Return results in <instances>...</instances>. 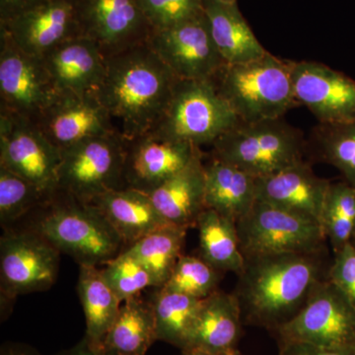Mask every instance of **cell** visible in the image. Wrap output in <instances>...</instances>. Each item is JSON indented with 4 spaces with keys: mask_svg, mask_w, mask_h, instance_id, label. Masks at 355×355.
<instances>
[{
    "mask_svg": "<svg viewBox=\"0 0 355 355\" xmlns=\"http://www.w3.org/2000/svg\"><path fill=\"white\" fill-rule=\"evenodd\" d=\"M179 80L146 42L107 58L106 74L96 94L130 140L155 128Z\"/></svg>",
    "mask_w": 355,
    "mask_h": 355,
    "instance_id": "obj_1",
    "label": "cell"
},
{
    "mask_svg": "<svg viewBox=\"0 0 355 355\" xmlns=\"http://www.w3.org/2000/svg\"><path fill=\"white\" fill-rule=\"evenodd\" d=\"M322 254H284L245 260L235 294L257 323H286L302 309L324 277Z\"/></svg>",
    "mask_w": 355,
    "mask_h": 355,
    "instance_id": "obj_2",
    "label": "cell"
},
{
    "mask_svg": "<svg viewBox=\"0 0 355 355\" xmlns=\"http://www.w3.org/2000/svg\"><path fill=\"white\" fill-rule=\"evenodd\" d=\"M217 92L243 123L277 120L300 106L291 62L272 53L244 64H225L211 78Z\"/></svg>",
    "mask_w": 355,
    "mask_h": 355,
    "instance_id": "obj_3",
    "label": "cell"
},
{
    "mask_svg": "<svg viewBox=\"0 0 355 355\" xmlns=\"http://www.w3.org/2000/svg\"><path fill=\"white\" fill-rule=\"evenodd\" d=\"M31 230L79 266L105 265L123 251L120 235L94 205L58 191Z\"/></svg>",
    "mask_w": 355,
    "mask_h": 355,
    "instance_id": "obj_4",
    "label": "cell"
},
{
    "mask_svg": "<svg viewBox=\"0 0 355 355\" xmlns=\"http://www.w3.org/2000/svg\"><path fill=\"white\" fill-rule=\"evenodd\" d=\"M211 146L212 157L261 178L304 160L307 140L301 130L282 118L239 121Z\"/></svg>",
    "mask_w": 355,
    "mask_h": 355,
    "instance_id": "obj_5",
    "label": "cell"
},
{
    "mask_svg": "<svg viewBox=\"0 0 355 355\" xmlns=\"http://www.w3.org/2000/svg\"><path fill=\"white\" fill-rule=\"evenodd\" d=\"M239 121L211 79H180L164 114L148 133L200 148L212 146Z\"/></svg>",
    "mask_w": 355,
    "mask_h": 355,
    "instance_id": "obj_6",
    "label": "cell"
},
{
    "mask_svg": "<svg viewBox=\"0 0 355 355\" xmlns=\"http://www.w3.org/2000/svg\"><path fill=\"white\" fill-rule=\"evenodd\" d=\"M127 139L121 132L90 137L62 150L58 191L79 202L127 188L125 181Z\"/></svg>",
    "mask_w": 355,
    "mask_h": 355,
    "instance_id": "obj_7",
    "label": "cell"
},
{
    "mask_svg": "<svg viewBox=\"0 0 355 355\" xmlns=\"http://www.w3.org/2000/svg\"><path fill=\"white\" fill-rule=\"evenodd\" d=\"M236 226L245 260L324 253L327 238L319 222L261 200L254 202Z\"/></svg>",
    "mask_w": 355,
    "mask_h": 355,
    "instance_id": "obj_8",
    "label": "cell"
},
{
    "mask_svg": "<svg viewBox=\"0 0 355 355\" xmlns=\"http://www.w3.org/2000/svg\"><path fill=\"white\" fill-rule=\"evenodd\" d=\"M284 343L329 349H355V308L328 277L318 282L302 309L277 328Z\"/></svg>",
    "mask_w": 355,
    "mask_h": 355,
    "instance_id": "obj_9",
    "label": "cell"
},
{
    "mask_svg": "<svg viewBox=\"0 0 355 355\" xmlns=\"http://www.w3.org/2000/svg\"><path fill=\"white\" fill-rule=\"evenodd\" d=\"M62 150L34 121L0 109V167L19 175L48 195L58 191Z\"/></svg>",
    "mask_w": 355,
    "mask_h": 355,
    "instance_id": "obj_10",
    "label": "cell"
},
{
    "mask_svg": "<svg viewBox=\"0 0 355 355\" xmlns=\"http://www.w3.org/2000/svg\"><path fill=\"white\" fill-rule=\"evenodd\" d=\"M57 248L35 231L6 230L0 239L1 296H17L43 291L53 286L60 268Z\"/></svg>",
    "mask_w": 355,
    "mask_h": 355,
    "instance_id": "obj_11",
    "label": "cell"
},
{
    "mask_svg": "<svg viewBox=\"0 0 355 355\" xmlns=\"http://www.w3.org/2000/svg\"><path fill=\"white\" fill-rule=\"evenodd\" d=\"M55 94L42 58L21 50L0 29V109L36 121Z\"/></svg>",
    "mask_w": 355,
    "mask_h": 355,
    "instance_id": "obj_12",
    "label": "cell"
},
{
    "mask_svg": "<svg viewBox=\"0 0 355 355\" xmlns=\"http://www.w3.org/2000/svg\"><path fill=\"white\" fill-rule=\"evenodd\" d=\"M147 44L175 76L184 80H207L226 64L217 49L205 15L151 32Z\"/></svg>",
    "mask_w": 355,
    "mask_h": 355,
    "instance_id": "obj_13",
    "label": "cell"
},
{
    "mask_svg": "<svg viewBox=\"0 0 355 355\" xmlns=\"http://www.w3.org/2000/svg\"><path fill=\"white\" fill-rule=\"evenodd\" d=\"M35 123L60 150L90 137L119 132L96 92H57Z\"/></svg>",
    "mask_w": 355,
    "mask_h": 355,
    "instance_id": "obj_14",
    "label": "cell"
},
{
    "mask_svg": "<svg viewBox=\"0 0 355 355\" xmlns=\"http://www.w3.org/2000/svg\"><path fill=\"white\" fill-rule=\"evenodd\" d=\"M83 36L106 58L146 43L153 32L139 0H78Z\"/></svg>",
    "mask_w": 355,
    "mask_h": 355,
    "instance_id": "obj_15",
    "label": "cell"
},
{
    "mask_svg": "<svg viewBox=\"0 0 355 355\" xmlns=\"http://www.w3.org/2000/svg\"><path fill=\"white\" fill-rule=\"evenodd\" d=\"M294 95L319 123L355 120V80L317 62H291Z\"/></svg>",
    "mask_w": 355,
    "mask_h": 355,
    "instance_id": "obj_16",
    "label": "cell"
},
{
    "mask_svg": "<svg viewBox=\"0 0 355 355\" xmlns=\"http://www.w3.org/2000/svg\"><path fill=\"white\" fill-rule=\"evenodd\" d=\"M21 50L43 58L69 40L83 36L78 0H46L0 24Z\"/></svg>",
    "mask_w": 355,
    "mask_h": 355,
    "instance_id": "obj_17",
    "label": "cell"
},
{
    "mask_svg": "<svg viewBox=\"0 0 355 355\" xmlns=\"http://www.w3.org/2000/svg\"><path fill=\"white\" fill-rule=\"evenodd\" d=\"M202 153L200 147L160 139L151 133L127 140L125 186L149 193Z\"/></svg>",
    "mask_w": 355,
    "mask_h": 355,
    "instance_id": "obj_18",
    "label": "cell"
},
{
    "mask_svg": "<svg viewBox=\"0 0 355 355\" xmlns=\"http://www.w3.org/2000/svg\"><path fill=\"white\" fill-rule=\"evenodd\" d=\"M331 182L318 177L305 160L270 176L257 178V200L300 214L321 224Z\"/></svg>",
    "mask_w": 355,
    "mask_h": 355,
    "instance_id": "obj_19",
    "label": "cell"
},
{
    "mask_svg": "<svg viewBox=\"0 0 355 355\" xmlns=\"http://www.w3.org/2000/svg\"><path fill=\"white\" fill-rule=\"evenodd\" d=\"M42 60L57 92H96L106 74V55L83 36L60 44Z\"/></svg>",
    "mask_w": 355,
    "mask_h": 355,
    "instance_id": "obj_20",
    "label": "cell"
},
{
    "mask_svg": "<svg viewBox=\"0 0 355 355\" xmlns=\"http://www.w3.org/2000/svg\"><path fill=\"white\" fill-rule=\"evenodd\" d=\"M147 195L168 223L187 230L197 227L198 217L207 209L203 153Z\"/></svg>",
    "mask_w": 355,
    "mask_h": 355,
    "instance_id": "obj_21",
    "label": "cell"
},
{
    "mask_svg": "<svg viewBox=\"0 0 355 355\" xmlns=\"http://www.w3.org/2000/svg\"><path fill=\"white\" fill-rule=\"evenodd\" d=\"M241 316V306L235 293L217 291L203 298L184 349H200L216 355L234 349Z\"/></svg>",
    "mask_w": 355,
    "mask_h": 355,
    "instance_id": "obj_22",
    "label": "cell"
},
{
    "mask_svg": "<svg viewBox=\"0 0 355 355\" xmlns=\"http://www.w3.org/2000/svg\"><path fill=\"white\" fill-rule=\"evenodd\" d=\"M90 205L104 216L127 248L158 229L171 225L144 191L125 188L96 198Z\"/></svg>",
    "mask_w": 355,
    "mask_h": 355,
    "instance_id": "obj_23",
    "label": "cell"
},
{
    "mask_svg": "<svg viewBox=\"0 0 355 355\" xmlns=\"http://www.w3.org/2000/svg\"><path fill=\"white\" fill-rule=\"evenodd\" d=\"M205 207L237 223L257 202V178L212 157L205 163Z\"/></svg>",
    "mask_w": 355,
    "mask_h": 355,
    "instance_id": "obj_24",
    "label": "cell"
},
{
    "mask_svg": "<svg viewBox=\"0 0 355 355\" xmlns=\"http://www.w3.org/2000/svg\"><path fill=\"white\" fill-rule=\"evenodd\" d=\"M203 11L214 43L226 64H244L268 53L254 36L237 2L205 0Z\"/></svg>",
    "mask_w": 355,
    "mask_h": 355,
    "instance_id": "obj_25",
    "label": "cell"
},
{
    "mask_svg": "<svg viewBox=\"0 0 355 355\" xmlns=\"http://www.w3.org/2000/svg\"><path fill=\"white\" fill-rule=\"evenodd\" d=\"M156 340L153 304L139 295L121 303L104 345L116 355H146Z\"/></svg>",
    "mask_w": 355,
    "mask_h": 355,
    "instance_id": "obj_26",
    "label": "cell"
},
{
    "mask_svg": "<svg viewBox=\"0 0 355 355\" xmlns=\"http://www.w3.org/2000/svg\"><path fill=\"white\" fill-rule=\"evenodd\" d=\"M77 291L85 315L86 338L104 343L123 302L97 266H80Z\"/></svg>",
    "mask_w": 355,
    "mask_h": 355,
    "instance_id": "obj_27",
    "label": "cell"
},
{
    "mask_svg": "<svg viewBox=\"0 0 355 355\" xmlns=\"http://www.w3.org/2000/svg\"><path fill=\"white\" fill-rule=\"evenodd\" d=\"M200 257L218 272L239 275L245 268L235 222L205 209L198 219Z\"/></svg>",
    "mask_w": 355,
    "mask_h": 355,
    "instance_id": "obj_28",
    "label": "cell"
},
{
    "mask_svg": "<svg viewBox=\"0 0 355 355\" xmlns=\"http://www.w3.org/2000/svg\"><path fill=\"white\" fill-rule=\"evenodd\" d=\"M151 299L157 340L184 349L202 299L156 288Z\"/></svg>",
    "mask_w": 355,
    "mask_h": 355,
    "instance_id": "obj_29",
    "label": "cell"
},
{
    "mask_svg": "<svg viewBox=\"0 0 355 355\" xmlns=\"http://www.w3.org/2000/svg\"><path fill=\"white\" fill-rule=\"evenodd\" d=\"M187 231L174 225L165 226L125 248V251L137 258L151 273L156 288H160L167 282L183 254Z\"/></svg>",
    "mask_w": 355,
    "mask_h": 355,
    "instance_id": "obj_30",
    "label": "cell"
},
{
    "mask_svg": "<svg viewBox=\"0 0 355 355\" xmlns=\"http://www.w3.org/2000/svg\"><path fill=\"white\" fill-rule=\"evenodd\" d=\"M308 151L317 160L338 169L345 182L355 189V120L319 123L307 139Z\"/></svg>",
    "mask_w": 355,
    "mask_h": 355,
    "instance_id": "obj_31",
    "label": "cell"
},
{
    "mask_svg": "<svg viewBox=\"0 0 355 355\" xmlns=\"http://www.w3.org/2000/svg\"><path fill=\"white\" fill-rule=\"evenodd\" d=\"M321 225L334 253L355 236V189L347 182L331 183L322 212Z\"/></svg>",
    "mask_w": 355,
    "mask_h": 355,
    "instance_id": "obj_32",
    "label": "cell"
},
{
    "mask_svg": "<svg viewBox=\"0 0 355 355\" xmlns=\"http://www.w3.org/2000/svg\"><path fill=\"white\" fill-rule=\"evenodd\" d=\"M53 196L19 175L0 167V223L3 230H8L33 210L41 209Z\"/></svg>",
    "mask_w": 355,
    "mask_h": 355,
    "instance_id": "obj_33",
    "label": "cell"
},
{
    "mask_svg": "<svg viewBox=\"0 0 355 355\" xmlns=\"http://www.w3.org/2000/svg\"><path fill=\"white\" fill-rule=\"evenodd\" d=\"M221 275L200 257L182 254L171 277L162 287L191 297L203 299L218 291Z\"/></svg>",
    "mask_w": 355,
    "mask_h": 355,
    "instance_id": "obj_34",
    "label": "cell"
},
{
    "mask_svg": "<svg viewBox=\"0 0 355 355\" xmlns=\"http://www.w3.org/2000/svg\"><path fill=\"white\" fill-rule=\"evenodd\" d=\"M102 273L121 302L139 296L148 287H155L151 273L132 254L123 250L105 263Z\"/></svg>",
    "mask_w": 355,
    "mask_h": 355,
    "instance_id": "obj_35",
    "label": "cell"
},
{
    "mask_svg": "<svg viewBox=\"0 0 355 355\" xmlns=\"http://www.w3.org/2000/svg\"><path fill=\"white\" fill-rule=\"evenodd\" d=\"M153 31L168 29L203 14L205 0H139Z\"/></svg>",
    "mask_w": 355,
    "mask_h": 355,
    "instance_id": "obj_36",
    "label": "cell"
},
{
    "mask_svg": "<svg viewBox=\"0 0 355 355\" xmlns=\"http://www.w3.org/2000/svg\"><path fill=\"white\" fill-rule=\"evenodd\" d=\"M328 279L355 308V249L352 243L336 252L329 268Z\"/></svg>",
    "mask_w": 355,
    "mask_h": 355,
    "instance_id": "obj_37",
    "label": "cell"
},
{
    "mask_svg": "<svg viewBox=\"0 0 355 355\" xmlns=\"http://www.w3.org/2000/svg\"><path fill=\"white\" fill-rule=\"evenodd\" d=\"M280 355H355L354 349H329L300 343H284Z\"/></svg>",
    "mask_w": 355,
    "mask_h": 355,
    "instance_id": "obj_38",
    "label": "cell"
},
{
    "mask_svg": "<svg viewBox=\"0 0 355 355\" xmlns=\"http://www.w3.org/2000/svg\"><path fill=\"white\" fill-rule=\"evenodd\" d=\"M46 0H0V24L40 6Z\"/></svg>",
    "mask_w": 355,
    "mask_h": 355,
    "instance_id": "obj_39",
    "label": "cell"
},
{
    "mask_svg": "<svg viewBox=\"0 0 355 355\" xmlns=\"http://www.w3.org/2000/svg\"><path fill=\"white\" fill-rule=\"evenodd\" d=\"M57 355H116L107 349L104 343L92 342L84 336L76 345L71 349L64 350Z\"/></svg>",
    "mask_w": 355,
    "mask_h": 355,
    "instance_id": "obj_40",
    "label": "cell"
},
{
    "mask_svg": "<svg viewBox=\"0 0 355 355\" xmlns=\"http://www.w3.org/2000/svg\"><path fill=\"white\" fill-rule=\"evenodd\" d=\"M0 355H41L36 349L23 343H8L2 345Z\"/></svg>",
    "mask_w": 355,
    "mask_h": 355,
    "instance_id": "obj_41",
    "label": "cell"
},
{
    "mask_svg": "<svg viewBox=\"0 0 355 355\" xmlns=\"http://www.w3.org/2000/svg\"><path fill=\"white\" fill-rule=\"evenodd\" d=\"M182 355H216L209 354V352H203L200 349H184L183 350V354Z\"/></svg>",
    "mask_w": 355,
    "mask_h": 355,
    "instance_id": "obj_42",
    "label": "cell"
},
{
    "mask_svg": "<svg viewBox=\"0 0 355 355\" xmlns=\"http://www.w3.org/2000/svg\"><path fill=\"white\" fill-rule=\"evenodd\" d=\"M221 355H241L239 352H236L235 349L230 350V352H225V354Z\"/></svg>",
    "mask_w": 355,
    "mask_h": 355,
    "instance_id": "obj_43",
    "label": "cell"
},
{
    "mask_svg": "<svg viewBox=\"0 0 355 355\" xmlns=\"http://www.w3.org/2000/svg\"><path fill=\"white\" fill-rule=\"evenodd\" d=\"M219 1L227 2V3H234V2H237V0H219Z\"/></svg>",
    "mask_w": 355,
    "mask_h": 355,
    "instance_id": "obj_44",
    "label": "cell"
},
{
    "mask_svg": "<svg viewBox=\"0 0 355 355\" xmlns=\"http://www.w3.org/2000/svg\"><path fill=\"white\" fill-rule=\"evenodd\" d=\"M352 244L354 245V249H355V236L354 239H352Z\"/></svg>",
    "mask_w": 355,
    "mask_h": 355,
    "instance_id": "obj_45",
    "label": "cell"
}]
</instances>
